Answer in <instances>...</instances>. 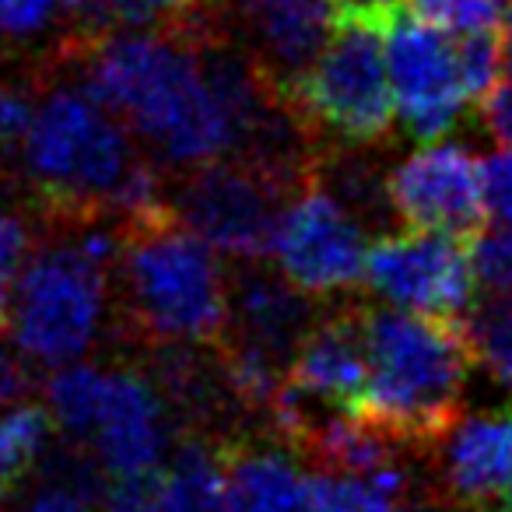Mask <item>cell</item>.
<instances>
[{
  "label": "cell",
  "mask_w": 512,
  "mask_h": 512,
  "mask_svg": "<svg viewBox=\"0 0 512 512\" xmlns=\"http://www.w3.org/2000/svg\"><path fill=\"white\" fill-rule=\"evenodd\" d=\"M85 85L162 162L200 169L249 158L292 183L295 130L267 102L264 74L235 53H207L155 29L102 36Z\"/></svg>",
  "instance_id": "obj_1"
},
{
  "label": "cell",
  "mask_w": 512,
  "mask_h": 512,
  "mask_svg": "<svg viewBox=\"0 0 512 512\" xmlns=\"http://www.w3.org/2000/svg\"><path fill=\"white\" fill-rule=\"evenodd\" d=\"M369 383L358 414L390 439L428 446L460 421V397L470 372V344L456 320L407 309L365 313Z\"/></svg>",
  "instance_id": "obj_2"
},
{
  "label": "cell",
  "mask_w": 512,
  "mask_h": 512,
  "mask_svg": "<svg viewBox=\"0 0 512 512\" xmlns=\"http://www.w3.org/2000/svg\"><path fill=\"white\" fill-rule=\"evenodd\" d=\"M137 327L162 344H211L232 323V288L221 253L176 214L130 225L120 260Z\"/></svg>",
  "instance_id": "obj_3"
},
{
  "label": "cell",
  "mask_w": 512,
  "mask_h": 512,
  "mask_svg": "<svg viewBox=\"0 0 512 512\" xmlns=\"http://www.w3.org/2000/svg\"><path fill=\"white\" fill-rule=\"evenodd\" d=\"M25 176L64 211H113L141 162L130 127L88 85H60L39 99L29 137L18 148Z\"/></svg>",
  "instance_id": "obj_4"
},
{
  "label": "cell",
  "mask_w": 512,
  "mask_h": 512,
  "mask_svg": "<svg viewBox=\"0 0 512 512\" xmlns=\"http://www.w3.org/2000/svg\"><path fill=\"white\" fill-rule=\"evenodd\" d=\"M109 274L67 235L36 249L11 309V337L50 369L81 362L106 323Z\"/></svg>",
  "instance_id": "obj_5"
},
{
  "label": "cell",
  "mask_w": 512,
  "mask_h": 512,
  "mask_svg": "<svg viewBox=\"0 0 512 512\" xmlns=\"http://www.w3.org/2000/svg\"><path fill=\"white\" fill-rule=\"evenodd\" d=\"M292 102L337 141H379L397 116L383 22L341 15L330 43L292 85Z\"/></svg>",
  "instance_id": "obj_6"
},
{
  "label": "cell",
  "mask_w": 512,
  "mask_h": 512,
  "mask_svg": "<svg viewBox=\"0 0 512 512\" xmlns=\"http://www.w3.org/2000/svg\"><path fill=\"white\" fill-rule=\"evenodd\" d=\"M288 179L249 158H218L183 179L172 214L179 225L228 260H260L271 253V235L285 207Z\"/></svg>",
  "instance_id": "obj_7"
},
{
  "label": "cell",
  "mask_w": 512,
  "mask_h": 512,
  "mask_svg": "<svg viewBox=\"0 0 512 512\" xmlns=\"http://www.w3.org/2000/svg\"><path fill=\"white\" fill-rule=\"evenodd\" d=\"M369 246L358 211L327 186H306L281 207L267 256L299 292L323 299L348 292L365 278Z\"/></svg>",
  "instance_id": "obj_8"
},
{
  "label": "cell",
  "mask_w": 512,
  "mask_h": 512,
  "mask_svg": "<svg viewBox=\"0 0 512 512\" xmlns=\"http://www.w3.org/2000/svg\"><path fill=\"white\" fill-rule=\"evenodd\" d=\"M362 281L393 309L460 320L470 313L477 288L474 253L460 235L407 228L372 242Z\"/></svg>",
  "instance_id": "obj_9"
},
{
  "label": "cell",
  "mask_w": 512,
  "mask_h": 512,
  "mask_svg": "<svg viewBox=\"0 0 512 512\" xmlns=\"http://www.w3.org/2000/svg\"><path fill=\"white\" fill-rule=\"evenodd\" d=\"M383 29L400 127L418 141H439L470 99L460 71V36L404 11L386 18Z\"/></svg>",
  "instance_id": "obj_10"
},
{
  "label": "cell",
  "mask_w": 512,
  "mask_h": 512,
  "mask_svg": "<svg viewBox=\"0 0 512 512\" xmlns=\"http://www.w3.org/2000/svg\"><path fill=\"white\" fill-rule=\"evenodd\" d=\"M386 207L407 228L474 235L488 218L481 158L456 141H425L390 169Z\"/></svg>",
  "instance_id": "obj_11"
},
{
  "label": "cell",
  "mask_w": 512,
  "mask_h": 512,
  "mask_svg": "<svg viewBox=\"0 0 512 512\" xmlns=\"http://www.w3.org/2000/svg\"><path fill=\"white\" fill-rule=\"evenodd\" d=\"M85 446L116 481L155 477L172 446V411L155 379L134 369H109L99 418Z\"/></svg>",
  "instance_id": "obj_12"
},
{
  "label": "cell",
  "mask_w": 512,
  "mask_h": 512,
  "mask_svg": "<svg viewBox=\"0 0 512 512\" xmlns=\"http://www.w3.org/2000/svg\"><path fill=\"white\" fill-rule=\"evenodd\" d=\"M442 488L467 512H512V407L477 411L442 435Z\"/></svg>",
  "instance_id": "obj_13"
},
{
  "label": "cell",
  "mask_w": 512,
  "mask_h": 512,
  "mask_svg": "<svg viewBox=\"0 0 512 512\" xmlns=\"http://www.w3.org/2000/svg\"><path fill=\"white\" fill-rule=\"evenodd\" d=\"M235 25L267 78L295 85L341 25V0H232Z\"/></svg>",
  "instance_id": "obj_14"
},
{
  "label": "cell",
  "mask_w": 512,
  "mask_h": 512,
  "mask_svg": "<svg viewBox=\"0 0 512 512\" xmlns=\"http://www.w3.org/2000/svg\"><path fill=\"white\" fill-rule=\"evenodd\" d=\"M288 383L316 407L351 411L362 404L369 383V348H365V316L334 313L313 323L292 355Z\"/></svg>",
  "instance_id": "obj_15"
},
{
  "label": "cell",
  "mask_w": 512,
  "mask_h": 512,
  "mask_svg": "<svg viewBox=\"0 0 512 512\" xmlns=\"http://www.w3.org/2000/svg\"><path fill=\"white\" fill-rule=\"evenodd\" d=\"M228 327L235 330L239 344L271 351L292 365L295 348L313 327L309 295L299 292L278 271H246L232 288V323Z\"/></svg>",
  "instance_id": "obj_16"
},
{
  "label": "cell",
  "mask_w": 512,
  "mask_h": 512,
  "mask_svg": "<svg viewBox=\"0 0 512 512\" xmlns=\"http://www.w3.org/2000/svg\"><path fill=\"white\" fill-rule=\"evenodd\" d=\"M225 456L228 512H306L309 474L288 449L242 442Z\"/></svg>",
  "instance_id": "obj_17"
},
{
  "label": "cell",
  "mask_w": 512,
  "mask_h": 512,
  "mask_svg": "<svg viewBox=\"0 0 512 512\" xmlns=\"http://www.w3.org/2000/svg\"><path fill=\"white\" fill-rule=\"evenodd\" d=\"M158 512H228L225 456L207 439H190L155 477Z\"/></svg>",
  "instance_id": "obj_18"
},
{
  "label": "cell",
  "mask_w": 512,
  "mask_h": 512,
  "mask_svg": "<svg viewBox=\"0 0 512 512\" xmlns=\"http://www.w3.org/2000/svg\"><path fill=\"white\" fill-rule=\"evenodd\" d=\"M407 495V474L390 467L369 474H344V470H316L309 477L306 512H397Z\"/></svg>",
  "instance_id": "obj_19"
},
{
  "label": "cell",
  "mask_w": 512,
  "mask_h": 512,
  "mask_svg": "<svg viewBox=\"0 0 512 512\" xmlns=\"http://www.w3.org/2000/svg\"><path fill=\"white\" fill-rule=\"evenodd\" d=\"M106 379L109 369L88 362L64 365L46 379V411H50V421L60 435L85 446L95 428V418H99Z\"/></svg>",
  "instance_id": "obj_20"
},
{
  "label": "cell",
  "mask_w": 512,
  "mask_h": 512,
  "mask_svg": "<svg viewBox=\"0 0 512 512\" xmlns=\"http://www.w3.org/2000/svg\"><path fill=\"white\" fill-rule=\"evenodd\" d=\"M99 470V460H85L78 453L57 456L46 463L22 512H102L106 491L99 484Z\"/></svg>",
  "instance_id": "obj_21"
},
{
  "label": "cell",
  "mask_w": 512,
  "mask_h": 512,
  "mask_svg": "<svg viewBox=\"0 0 512 512\" xmlns=\"http://www.w3.org/2000/svg\"><path fill=\"white\" fill-rule=\"evenodd\" d=\"M463 334H467L474 362L502 390L512 393V295H491L470 306Z\"/></svg>",
  "instance_id": "obj_22"
},
{
  "label": "cell",
  "mask_w": 512,
  "mask_h": 512,
  "mask_svg": "<svg viewBox=\"0 0 512 512\" xmlns=\"http://www.w3.org/2000/svg\"><path fill=\"white\" fill-rule=\"evenodd\" d=\"M50 411L18 404L0 411V495L11 491L25 474H32L50 442Z\"/></svg>",
  "instance_id": "obj_23"
},
{
  "label": "cell",
  "mask_w": 512,
  "mask_h": 512,
  "mask_svg": "<svg viewBox=\"0 0 512 512\" xmlns=\"http://www.w3.org/2000/svg\"><path fill=\"white\" fill-rule=\"evenodd\" d=\"M414 15L428 18L453 36L495 32L512 15V0H414Z\"/></svg>",
  "instance_id": "obj_24"
},
{
  "label": "cell",
  "mask_w": 512,
  "mask_h": 512,
  "mask_svg": "<svg viewBox=\"0 0 512 512\" xmlns=\"http://www.w3.org/2000/svg\"><path fill=\"white\" fill-rule=\"evenodd\" d=\"M32 260V228L22 214L0 207V330L11 323L18 285Z\"/></svg>",
  "instance_id": "obj_25"
},
{
  "label": "cell",
  "mask_w": 512,
  "mask_h": 512,
  "mask_svg": "<svg viewBox=\"0 0 512 512\" xmlns=\"http://www.w3.org/2000/svg\"><path fill=\"white\" fill-rule=\"evenodd\" d=\"M460 71L467 95L474 102H484L505 81L502 60V36L495 32H467L460 36Z\"/></svg>",
  "instance_id": "obj_26"
},
{
  "label": "cell",
  "mask_w": 512,
  "mask_h": 512,
  "mask_svg": "<svg viewBox=\"0 0 512 512\" xmlns=\"http://www.w3.org/2000/svg\"><path fill=\"white\" fill-rule=\"evenodd\" d=\"M477 281L491 295H512V225H495L481 232L470 246Z\"/></svg>",
  "instance_id": "obj_27"
},
{
  "label": "cell",
  "mask_w": 512,
  "mask_h": 512,
  "mask_svg": "<svg viewBox=\"0 0 512 512\" xmlns=\"http://www.w3.org/2000/svg\"><path fill=\"white\" fill-rule=\"evenodd\" d=\"M64 18V0H0V39L29 43Z\"/></svg>",
  "instance_id": "obj_28"
},
{
  "label": "cell",
  "mask_w": 512,
  "mask_h": 512,
  "mask_svg": "<svg viewBox=\"0 0 512 512\" xmlns=\"http://www.w3.org/2000/svg\"><path fill=\"white\" fill-rule=\"evenodd\" d=\"M36 358L11 337H0V411L4 407H18L36 393L39 376H36Z\"/></svg>",
  "instance_id": "obj_29"
},
{
  "label": "cell",
  "mask_w": 512,
  "mask_h": 512,
  "mask_svg": "<svg viewBox=\"0 0 512 512\" xmlns=\"http://www.w3.org/2000/svg\"><path fill=\"white\" fill-rule=\"evenodd\" d=\"M39 113V99L15 81H0V151H18Z\"/></svg>",
  "instance_id": "obj_30"
},
{
  "label": "cell",
  "mask_w": 512,
  "mask_h": 512,
  "mask_svg": "<svg viewBox=\"0 0 512 512\" xmlns=\"http://www.w3.org/2000/svg\"><path fill=\"white\" fill-rule=\"evenodd\" d=\"M484 207L495 225H512V148L481 158Z\"/></svg>",
  "instance_id": "obj_31"
},
{
  "label": "cell",
  "mask_w": 512,
  "mask_h": 512,
  "mask_svg": "<svg viewBox=\"0 0 512 512\" xmlns=\"http://www.w3.org/2000/svg\"><path fill=\"white\" fill-rule=\"evenodd\" d=\"M102 512H158V495L151 477H127L106 491Z\"/></svg>",
  "instance_id": "obj_32"
},
{
  "label": "cell",
  "mask_w": 512,
  "mask_h": 512,
  "mask_svg": "<svg viewBox=\"0 0 512 512\" xmlns=\"http://www.w3.org/2000/svg\"><path fill=\"white\" fill-rule=\"evenodd\" d=\"M484 127L502 148H512V81H502L488 99L481 102Z\"/></svg>",
  "instance_id": "obj_33"
},
{
  "label": "cell",
  "mask_w": 512,
  "mask_h": 512,
  "mask_svg": "<svg viewBox=\"0 0 512 512\" xmlns=\"http://www.w3.org/2000/svg\"><path fill=\"white\" fill-rule=\"evenodd\" d=\"M404 0H341L344 15H365L376 18V22H386L390 15H397Z\"/></svg>",
  "instance_id": "obj_34"
},
{
  "label": "cell",
  "mask_w": 512,
  "mask_h": 512,
  "mask_svg": "<svg viewBox=\"0 0 512 512\" xmlns=\"http://www.w3.org/2000/svg\"><path fill=\"white\" fill-rule=\"evenodd\" d=\"M148 4H151V11H155V18H162V15L179 18V15H190V11H197L204 0H148Z\"/></svg>",
  "instance_id": "obj_35"
},
{
  "label": "cell",
  "mask_w": 512,
  "mask_h": 512,
  "mask_svg": "<svg viewBox=\"0 0 512 512\" xmlns=\"http://www.w3.org/2000/svg\"><path fill=\"white\" fill-rule=\"evenodd\" d=\"M502 36V60H505V81H512V15L505 18V25L498 29Z\"/></svg>",
  "instance_id": "obj_36"
},
{
  "label": "cell",
  "mask_w": 512,
  "mask_h": 512,
  "mask_svg": "<svg viewBox=\"0 0 512 512\" xmlns=\"http://www.w3.org/2000/svg\"><path fill=\"white\" fill-rule=\"evenodd\" d=\"M407 512H435V509H407Z\"/></svg>",
  "instance_id": "obj_37"
}]
</instances>
